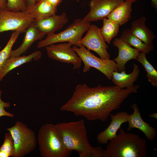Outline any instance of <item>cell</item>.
<instances>
[{"instance_id": "obj_1", "label": "cell", "mask_w": 157, "mask_h": 157, "mask_svg": "<svg viewBox=\"0 0 157 157\" xmlns=\"http://www.w3.org/2000/svg\"><path fill=\"white\" fill-rule=\"evenodd\" d=\"M140 86L137 85L122 89L115 85L103 86L99 85L90 87L80 84L75 87L72 97L60 109L82 116L89 121L105 122L129 95L137 93Z\"/></svg>"}, {"instance_id": "obj_2", "label": "cell", "mask_w": 157, "mask_h": 157, "mask_svg": "<svg viewBox=\"0 0 157 157\" xmlns=\"http://www.w3.org/2000/svg\"><path fill=\"white\" fill-rule=\"evenodd\" d=\"M63 143L70 151H76L79 157H103L104 149L100 147L92 146L87 136L83 119L55 125Z\"/></svg>"}, {"instance_id": "obj_3", "label": "cell", "mask_w": 157, "mask_h": 157, "mask_svg": "<svg viewBox=\"0 0 157 157\" xmlns=\"http://www.w3.org/2000/svg\"><path fill=\"white\" fill-rule=\"evenodd\" d=\"M119 129V133L107 143L103 157H147L145 140L137 134Z\"/></svg>"}, {"instance_id": "obj_4", "label": "cell", "mask_w": 157, "mask_h": 157, "mask_svg": "<svg viewBox=\"0 0 157 157\" xmlns=\"http://www.w3.org/2000/svg\"><path fill=\"white\" fill-rule=\"evenodd\" d=\"M38 142L42 157H67L71 151L65 146L57 131L55 125L47 123L40 129Z\"/></svg>"}, {"instance_id": "obj_5", "label": "cell", "mask_w": 157, "mask_h": 157, "mask_svg": "<svg viewBox=\"0 0 157 157\" xmlns=\"http://www.w3.org/2000/svg\"><path fill=\"white\" fill-rule=\"evenodd\" d=\"M91 24L84 22L83 19L74 20L64 31L57 34L47 35L44 39L39 41L37 47L40 48L59 42H67L72 45L79 46L83 33L87 31Z\"/></svg>"}, {"instance_id": "obj_6", "label": "cell", "mask_w": 157, "mask_h": 157, "mask_svg": "<svg viewBox=\"0 0 157 157\" xmlns=\"http://www.w3.org/2000/svg\"><path fill=\"white\" fill-rule=\"evenodd\" d=\"M6 130L10 133L13 140L14 157H23L35 148L37 139L35 132L23 122L17 121L13 126Z\"/></svg>"}, {"instance_id": "obj_7", "label": "cell", "mask_w": 157, "mask_h": 157, "mask_svg": "<svg viewBox=\"0 0 157 157\" xmlns=\"http://www.w3.org/2000/svg\"><path fill=\"white\" fill-rule=\"evenodd\" d=\"M72 47L84 63L83 72H88L91 67H94L111 80L113 72L117 71L116 63L113 60L99 58L82 45H73Z\"/></svg>"}, {"instance_id": "obj_8", "label": "cell", "mask_w": 157, "mask_h": 157, "mask_svg": "<svg viewBox=\"0 0 157 157\" xmlns=\"http://www.w3.org/2000/svg\"><path fill=\"white\" fill-rule=\"evenodd\" d=\"M34 20L27 11H13L0 9V33L9 31L25 33Z\"/></svg>"}, {"instance_id": "obj_9", "label": "cell", "mask_w": 157, "mask_h": 157, "mask_svg": "<svg viewBox=\"0 0 157 157\" xmlns=\"http://www.w3.org/2000/svg\"><path fill=\"white\" fill-rule=\"evenodd\" d=\"M70 43L65 42L51 44L45 47L50 58L62 63L72 64L74 69H78L82 61Z\"/></svg>"}, {"instance_id": "obj_10", "label": "cell", "mask_w": 157, "mask_h": 157, "mask_svg": "<svg viewBox=\"0 0 157 157\" xmlns=\"http://www.w3.org/2000/svg\"><path fill=\"white\" fill-rule=\"evenodd\" d=\"M87 31L85 36L81 40L80 44L89 51H94L102 59H110V55L107 50L108 46L101 33L100 28L92 24Z\"/></svg>"}, {"instance_id": "obj_11", "label": "cell", "mask_w": 157, "mask_h": 157, "mask_svg": "<svg viewBox=\"0 0 157 157\" xmlns=\"http://www.w3.org/2000/svg\"><path fill=\"white\" fill-rule=\"evenodd\" d=\"M123 1V0H91L89 2L90 11L83 19L84 22L90 23L103 20Z\"/></svg>"}, {"instance_id": "obj_12", "label": "cell", "mask_w": 157, "mask_h": 157, "mask_svg": "<svg viewBox=\"0 0 157 157\" xmlns=\"http://www.w3.org/2000/svg\"><path fill=\"white\" fill-rule=\"evenodd\" d=\"M113 43L118 50V55L113 60L116 63L117 72L126 71V63L130 60H136L140 52L132 47L120 38H115Z\"/></svg>"}, {"instance_id": "obj_13", "label": "cell", "mask_w": 157, "mask_h": 157, "mask_svg": "<svg viewBox=\"0 0 157 157\" xmlns=\"http://www.w3.org/2000/svg\"><path fill=\"white\" fill-rule=\"evenodd\" d=\"M129 115L125 111L119 112L114 115L111 114V121L109 125L97 136V140L98 142L106 144L110 140L115 138L122 124L127 122Z\"/></svg>"}, {"instance_id": "obj_14", "label": "cell", "mask_w": 157, "mask_h": 157, "mask_svg": "<svg viewBox=\"0 0 157 157\" xmlns=\"http://www.w3.org/2000/svg\"><path fill=\"white\" fill-rule=\"evenodd\" d=\"M68 19L65 13L60 15L56 14L46 18L33 22L37 28L45 35L55 33L67 23Z\"/></svg>"}, {"instance_id": "obj_15", "label": "cell", "mask_w": 157, "mask_h": 157, "mask_svg": "<svg viewBox=\"0 0 157 157\" xmlns=\"http://www.w3.org/2000/svg\"><path fill=\"white\" fill-rule=\"evenodd\" d=\"M131 108L133 110V112L129 115L128 117L127 131H130L134 128L138 129L144 133L149 140L153 141L156 137V130L143 119L137 104L135 103L132 104Z\"/></svg>"}, {"instance_id": "obj_16", "label": "cell", "mask_w": 157, "mask_h": 157, "mask_svg": "<svg viewBox=\"0 0 157 157\" xmlns=\"http://www.w3.org/2000/svg\"><path fill=\"white\" fill-rule=\"evenodd\" d=\"M25 33L22 44L17 49L12 50L10 57L19 56L25 53L35 41L42 40L46 35L40 32L33 23Z\"/></svg>"}, {"instance_id": "obj_17", "label": "cell", "mask_w": 157, "mask_h": 157, "mask_svg": "<svg viewBox=\"0 0 157 157\" xmlns=\"http://www.w3.org/2000/svg\"><path fill=\"white\" fill-rule=\"evenodd\" d=\"M133 69L130 73L127 74L126 71L113 72L111 78L112 81L116 86L122 89L133 87L134 83L136 81L140 73L138 65L135 63L133 65Z\"/></svg>"}, {"instance_id": "obj_18", "label": "cell", "mask_w": 157, "mask_h": 157, "mask_svg": "<svg viewBox=\"0 0 157 157\" xmlns=\"http://www.w3.org/2000/svg\"><path fill=\"white\" fill-rule=\"evenodd\" d=\"M42 52L36 51L28 56L10 57L7 60L0 73V82L10 72L25 63L30 62L33 60H38L42 56Z\"/></svg>"}, {"instance_id": "obj_19", "label": "cell", "mask_w": 157, "mask_h": 157, "mask_svg": "<svg viewBox=\"0 0 157 157\" xmlns=\"http://www.w3.org/2000/svg\"><path fill=\"white\" fill-rule=\"evenodd\" d=\"M146 18L142 17L133 21L130 29L131 32L144 42L152 45V41L156 37L153 33L146 26Z\"/></svg>"}, {"instance_id": "obj_20", "label": "cell", "mask_w": 157, "mask_h": 157, "mask_svg": "<svg viewBox=\"0 0 157 157\" xmlns=\"http://www.w3.org/2000/svg\"><path fill=\"white\" fill-rule=\"evenodd\" d=\"M132 3L123 1L113 10L107 18L120 26L124 24L131 17Z\"/></svg>"}, {"instance_id": "obj_21", "label": "cell", "mask_w": 157, "mask_h": 157, "mask_svg": "<svg viewBox=\"0 0 157 157\" xmlns=\"http://www.w3.org/2000/svg\"><path fill=\"white\" fill-rule=\"evenodd\" d=\"M57 9V7L52 5L46 0H41L27 11L34 20H38L55 14Z\"/></svg>"}, {"instance_id": "obj_22", "label": "cell", "mask_w": 157, "mask_h": 157, "mask_svg": "<svg viewBox=\"0 0 157 157\" xmlns=\"http://www.w3.org/2000/svg\"><path fill=\"white\" fill-rule=\"evenodd\" d=\"M120 38L140 52L147 54L154 49L153 45H148L144 42L133 35L129 29L122 31Z\"/></svg>"}, {"instance_id": "obj_23", "label": "cell", "mask_w": 157, "mask_h": 157, "mask_svg": "<svg viewBox=\"0 0 157 157\" xmlns=\"http://www.w3.org/2000/svg\"><path fill=\"white\" fill-rule=\"evenodd\" d=\"M103 20V25L100 28V31L105 42L110 44L112 39L117 35L120 25L107 18Z\"/></svg>"}, {"instance_id": "obj_24", "label": "cell", "mask_w": 157, "mask_h": 157, "mask_svg": "<svg viewBox=\"0 0 157 157\" xmlns=\"http://www.w3.org/2000/svg\"><path fill=\"white\" fill-rule=\"evenodd\" d=\"M145 53L140 52L136 60L144 67L148 81L154 86H157V71L147 60Z\"/></svg>"}, {"instance_id": "obj_25", "label": "cell", "mask_w": 157, "mask_h": 157, "mask_svg": "<svg viewBox=\"0 0 157 157\" xmlns=\"http://www.w3.org/2000/svg\"><path fill=\"white\" fill-rule=\"evenodd\" d=\"M21 33L19 31H13L6 45L0 51V73L7 60L10 57L13 46Z\"/></svg>"}, {"instance_id": "obj_26", "label": "cell", "mask_w": 157, "mask_h": 157, "mask_svg": "<svg viewBox=\"0 0 157 157\" xmlns=\"http://www.w3.org/2000/svg\"><path fill=\"white\" fill-rule=\"evenodd\" d=\"M15 151L13 140L8 132L5 133L3 142L0 147V157H14Z\"/></svg>"}, {"instance_id": "obj_27", "label": "cell", "mask_w": 157, "mask_h": 157, "mask_svg": "<svg viewBox=\"0 0 157 157\" xmlns=\"http://www.w3.org/2000/svg\"><path fill=\"white\" fill-rule=\"evenodd\" d=\"M6 9L13 11H27V0H7Z\"/></svg>"}, {"instance_id": "obj_28", "label": "cell", "mask_w": 157, "mask_h": 157, "mask_svg": "<svg viewBox=\"0 0 157 157\" xmlns=\"http://www.w3.org/2000/svg\"><path fill=\"white\" fill-rule=\"evenodd\" d=\"M2 92L0 90V117L2 116H7L10 117H14V115L6 111L5 108H9L10 104L9 102H5L1 99V95Z\"/></svg>"}, {"instance_id": "obj_29", "label": "cell", "mask_w": 157, "mask_h": 157, "mask_svg": "<svg viewBox=\"0 0 157 157\" xmlns=\"http://www.w3.org/2000/svg\"><path fill=\"white\" fill-rule=\"evenodd\" d=\"M41 0H27V11L30 10L38 2Z\"/></svg>"}, {"instance_id": "obj_30", "label": "cell", "mask_w": 157, "mask_h": 157, "mask_svg": "<svg viewBox=\"0 0 157 157\" xmlns=\"http://www.w3.org/2000/svg\"><path fill=\"white\" fill-rule=\"evenodd\" d=\"M52 5L57 7L63 0H46Z\"/></svg>"}, {"instance_id": "obj_31", "label": "cell", "mask_w": 157, "mask_h": 157, "mask_svg": "<svg viewBox=\"0 0 157 157\" xmlns=\"http://www.w3.org/2000/svg\"><path fill=\"white\" fill-rule=\"evenodd\" d=\"M7 0H0V9H6Z\"/></svg>"}, {"instance_id": "obj_32", "label": "cell", "mask_w": 157, "mask_h": 157, "mask_svg": "<svg viewBox=\"0 0 157 157\" xmlns=\"http://www.w3.org/2000/svg\"><path fill=\"white\" fill-rule=\"evenodd\" d=\"M152 6L156 10L157 9V0H151Z\"/></svg>"}, {"instance_id": "obj_33", "label": "cell", "mask_w": 157, "mask_h": 157, "mask_svg": "<svg viewBox=\"0 0 157 157\" xmlns=\"http://www.w3.org/2000/svg\"><path fill=\"white\" fill-rule=\"evenodd\" d=\"M156 115H157V114H156V113H154L150 115L149 116L151 117H156Z\"/></svg>"}, {"instance_id": "obj_34", "label": "cell", "mask_w": 157, "mask_h": 157, "mask_svg": "<svg viewBox=\"0 0 157 157\" xmlns=\"http://www.w3.org/2000/svg\"><path fill=\"white\" fill-rule=\"evenodd\" d=\"M124 0V1L131 2L132 3L133 2L136 1L137 0Z\"/></svg>"}, {"instance_id": "obj_35", "label": "cell", "mask_w": 157, "mask_h": 157, "mask_svg": "<svg viewBox=\"0 0 157 157\" xmlns=\"http://www.w3.org/2000/svg\"><path fill=\"white\" fill-rule=\"evenodd\" d=\"M76 1L77 2H79L80 1V0H76Z\"/></svg>"}, {"instance_id": "obj_36", "label": "cell", "mask_w": 157, "mask_h": 157, "mask_svg": "<svg viewBox=\"0 0 157 157\" xmlns=\"http://www.w3.org/2000/svg\"><path fill=\"white\" fill-rule=\"evenodd\" d=\"M1 46L0 45V49H1Z\"/></svg>"}]
</instances>
